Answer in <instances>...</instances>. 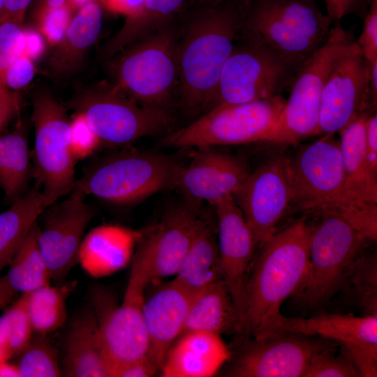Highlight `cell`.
I'll use <instances>...</instances> for the list:
<instances>
[{
  "mask_svg": "<svg viewBox=\"0 0 377 377\" xmlns=\"http://www.w3.org/2000/svg\"><path fill=\"white\" fill-rule=\"evenodd\" d=\"M158 371L159 368L148 355L115 369L112 377H151Z\"/></svg>",
  "mask_w": 377,
  "mask_h": 377,
  "instance_id": "bcb514c9",
  "label": "cell"
},
{
  "mask_svg": "<svg viewBox=\"0 0 377 377\" xmlns=\"http://www.w3.org/2000/svg\"><path fill=\"white\" fill-rule=\"evenodd\" d=\"M66 107L83 119L99 146L127 145L165 132L171 124L168 112L143 107L112 86L81 89Z\"/></svg>",
  "mask_w": 377,
  "mask_h": 377,
  "instance_id": "9c48e42d",
  "label": "cell"
},
{
  "mask_svg": "<svg viewBox=\"0 0 377 377\" xmlns=\"http://www.w3.org/2000/svg\"><path fill=\"white\" fill-rule=\"evenodd\" d=\"M281 94L253 102L217 106L192 123L168 133L162 145L175 148H211L263 141L286 103Z\"/></svg>",
  "mask_w": 377,
  "mask_h": 377,
  "instance_id": "8fae6325",
  "label": "cell"
},
{
  "mask_svg": "<svg viewBox=\"0 0 377 377\" xmlns=\"http://www.w3.org/2000/svg\"><path fill=\"white\" fill-rule=\"evenodd\" d=\"M369 116L362 115L343 128L339 132V140L345 175L344 191L377 203V177L371 172L365 155L366 121Z\"/></svg>",
  "mask_w": 377,
  "mask_h": 377,
  "instance_id": "f546056e",
  "label": "cell"
},
{
  "mask_svg": "<svg viewBox=\"0 0 377 377\" xmlns=\"http://www.w3.org/2000/svg\"><path fill=\"white\" fill-rule=\"evenodd\" d=\"M68 0H38L35 9V14L40 12L59 8L66 3Z\"/></svg>",
  "mask_w": 377,
  "mask_h": 377,
  "instance_id": "f5cc1de1",
  "label": "cell"
},
{
  "mask_svg": "<svg viewBox=\"0 0 377 377\" xmlns=\"http://www.w3.org/2000/svg\"><path fill=\"white\" fill-rule=\"evenodd\" d=\"M244 339L226 362L224 376L303 377L313 355L334 341L290 332Z\"/></svg>",
  "mask_w": 377,
  "mask_h": 377,
  "instance_id": "5bb4252c",
  "label": "cell"
},
{
  "mask_svg": "<svg viewBox=\"0 0 377 377\" xmlns=\"http://www.w3.org/2000/svg\"><path fill=\"white\" fill-rule=\"evenodd\" d=\"M277 332L320 336L346 347L361 377L377 376V315L323 312L309 318L278 313L251 337L258 338Z\"/></svg>",
  "mask_w": 377,
  "mask_h": 377,
  "instance_id": "9a60e30c",
  "label": "cell"
},
{
  "mask_svg": "<svg viewBox=\"0 0 377 377\" xmlns=\"http://www.w3.org/2000/svg\"><path fill=\"white\" fill-rule=\"evenodd\" d=\"M209 216L188 203L177 204L154 226L140 232L135 252L145 260L151 282L175 274Z\"/></svg>",
  "mask_w": 377,
  "mask_h": 377,
  "instance_id": "d6986e66",
  "label": "cell"
},
{
  "mask_svg": "<svg viewBox=\"0 0 377 377\" xmlns=\"http://www.w3.org/2000/svg\"><path fill=\"white\" fill-rule=\"evenodd\" d=\"M295 73L269 49L240 32L222 69L209 110L281 94Z\"/></svg>",
  "mask_w": 377,
  "mask_h": 377,
  "instance_id": "7c38bea8",
  "label": "cell"
},
{
  "mask_svg": "<svg viewBox=\"0 0 377 377\" xmlns=\"http://www.w3.org/2000/svg\"><path fill=\"white\" fill-rule=\"evenodd\" d=\"M309 266L305 277L291 297L305 312H325L341 288L356 258L374 242L335 215L306 213Z\"/></svg>",
  "mask_w": 377,
  "mask_h": 377,
  "instance_id": "277c9868",
  "label": "cell"
},
{
  "mask_svg": "<svg viewBox=\"0 0 377 377\" xmlns=\"http://www.w3.org/2000/svg\"><path fill=\"white\" fill-rule=\"evenodd\" d=\"M84 195L73 188L64 200L55 202L41 213L38 244L51 280L61 284L78 263L79 251L87 226L94 217L93 208Z\"/></svg>",
  "mask_w": 377,
  "mask_h": 377,
  "instance_id": "e0dca14e",
  "label": "cell"
},
{
  "mask_svg": "<svg viewBox=\"0 0 377 377\" xmlns=\"http://www.w3.org/2000/svg\"><path fill=\"white\" fill-rule=\"evenodd\" d=\"M186 166H182L176 186L190 198L215 205L233 195L251 171L240 157L202 148Z\"/></svg>",
  "mask_w": 377,
  "mask_h": 377,
  "instance_id": "44dd1931",
  "label": "cell"
},
{
  "mask_svg": "<svg viewBox=\"0 0 377 377\" xmlns=\"http://www.w3.org/2000/svg\"><path fill=\"white\" fill-rule=\"evenodd\" d=\"M102 28V10L97 0H90L73 15L45 62L47 75L57 81L75 75L84 63Z\"/></svg>",
  "mask_w": 377,
  "mask_h": 377,
  "instance_id": "603a6c76",
  "label": "cell"
},
{
  "mask_svg": "<svg viewBox=\"0 0 377 377\" xmlns=\"http://www.w3.org/2000/svg\"><path fill=\"white\" fill-rule=\"evenodd\" d=\"M0 377H21V374L16 364L6 360L0 362Z\"/></svg>",
  "mask_w": 377,
  "mask_h": 377,
  "instance_id": "816d5d0a",
  "label": "cell"
},
{
  "mask_svg": "<svg viewBox=\"0 0 377 377\" xmlns=\"http://www.w3.org/2000/svg\"><path fill=\"white\" fill-rule=\"evenodd\" d=\"M292 205L300 211L344 190L339 140L327 133L286 156Z\"/></svg>",
  "mask_w": 377,
  "mask_h": 377,
  "instance_id": "ac0fdd59",
  "label": "cell"
},
{
  "mask_svg": "<svg viewBox=\"0 0 377 377\" xmlns=\"http://www.w3.org/2000/svg\"><path fill=\"white\" fill-rule=\"evenodd\" d=\"M174 276L172 280L192 296L223 280L216 214L209 216L199 231Z\"/></svg>",
  "mask_w": 377,
  "mask_h": 377,
  "instance_id": "83f0119b",
  "label": "cell"
},
{
  "mask_svg": "<svg viewBox=\"0 0 377 377\" xmlns=\"http://www.w3.org/2000/svg\"><path fill=\"white\" fill-rule=\"evenodd\" d=\"M73 10L66 3L63 6L34 15L36 22L41 32L49 38L52 30H59L62 35L73 15Z\"/></svg>",
  "mask_w": 377,
  "mask_h": 377,
  "instance_id": "b9f144b4",
  "label": "cell"
},
{
  "mask_svg": "<svg viewBox=\"0 0 377 377\" xmlns=\"http://www.w3.org/2000/svg\"><path fill=\"white\" fill-rule=\"evenodd\" d=\"M303 377H361L350 353L333 341L316 353Z\"/></svg>",
  "mask_w": 377,
  "mask_h": 377,
  "instance_id": "f35d334b",
  "label": "cell"
},
{
  "mask_svg": "<svg viewBox=\"0 0 377 377\" xmlns=\"http://www.w3.org/2000/svg\"><path fill=\"white\" fill-rule=\"evenodd\" d=\"M365 155L371 172L377 177V115H369L366 121Z\"/></svg>",
  "mask_w": 377,
  "mask_h": 377,
  "instance_id": "7dc6e473",
  "label": "cell"
},
{
  "mask_svg": "<svg viewBox=\"0 0 377 377\" xmlns=\"http://www.w3.org/2000/svg\"><path fill=\"white\" fill-rule=\"evenodd\" d=\"M192 297L173 280L145 297L142 316L149 357L159 370L168 350L183 332Z\"/></svg>",
  "mask_w": 377,
  "mask_h": 377,
  "instance_id": "7402d4cb",
  "label": "cell"
},
{
  "mask_svg": "<svg viewBox=\"0 0 377 377\" xmlns=\"http://www.w3.org/2000/svg\"><path fill=\"white\" fill-rule=\"evenodd\" d=\"M355 41L370 63L377 61V0H371L362 33Z\"/></svg>",
  "mask_w": 377,
  "mask_h": 377,
  "instance_id": "60d3db41",
  "label": "cell"
},
{
  "mask_svg": "<svg viewBox=\"0 0 377 377\" xmlns=\"http://www.w3.org/2000/svg\"><path fill=\"white\" fill-rule=\"evenodd\" d=\"M108 10L126 17L135 13L142 5L144 0H99Z\"/></svg>",
  "mask_w": 377,
  "mask_h": 377,
  "instance_id": "681fc988",
  "label": "cell"
},
{
  "mask_svg": "<svg viewBox=\"0 0 377 377\" xmlns=\"http://www.w3.org/2000/svg\"><path fill=\"white\" fill-rule=\"evenodd\" d=\"M147 272L133 263L123 300L103 287L91 291L90 307L96 318L104 351L112 371L149 355V342L142 316Z\"/></svg>",
  "mask_w": 377,
  "mask_h": 377,
  "instance_id": "ba28073f",
  "label": "cell"
},
{
  "mask_svg": "<svg viewBox=\"0 0 377 377\" xmlns=\"http://www.w3.org/2000/svg\"><path fill=\"white\" fill-rule=\"evenodd\" d=\"M195 6H205L218 3L224 0H191Z\"/></svg>",
  "mask_w": 377,
  "mask_h": 377,
  "instance_id": "db71d44e",
  "label": "cell"
},
{
  "mask_svg": "<svg viewBox=\"0 0 377 377\" xmlns=\"http://www.w3.org/2000/svg\"><path fill=\"white\" fill-rule=\"evenodd\" d=\"M48 207L36 184L0 213V272L8 265L30 228Z\"/></svg>",
  "mask_w": 377,
  "mask_h": 377,
  "instance_id": "1f68e13d",
  "label": "cell"
},
{
  "mask_svg": "<svg viewBox=\"0 0 377 377\" xmlns=\"http://www.w3.org/2000/svg\"><path fill=\"white\" fill-rule=\"evenodd\" d=\"M70 377H111L95 315L89 306L72 320L64 342L61 364Z\"/></svg>",
  "mask_w": 377,
  "mask_h": 377,
  "instance_id": "d4e9b609",
  "label": "cell"
},
{
  "mask_svg": "<svg viewBox=\"0 0 377 377\" xmlns=\"http://www.w3.org/2000/svg\"><path fill=\"white\" fill-rule=\"evenodd\" d=\"M27 133L26 122L19 119L11 132L0 134V186L13 202L27 191L32 170Z\"/></svg>",
  "mask_w": 377,
  "mask_h": 377,
  "instance_id": "d6a6232c",
  "label": "cell"
},
{
  "mask_svg": "<svg viewBox=\"0 0 377 377\" xmlns=\"http://www.w3.org/2000/svg\"><path fill=\"white\" fill-rule=\"evenodd\" d=\"M39 225L33 224L12 258L4 275L17 293H26L50 284L51 278L38 244Z\"/></svg>",
  "mask_w": 377,
  "mask_h": 377,
  "instance_id": "836d02e7",
  "label": "cell"
},
{
  "mask_svg": "<svg viewBox=\"0 0 377 377\" xmlns=\"http://www.w3.org/2000/svg\"><path fill=\"white\" fill-rule=\"evenodd\" d=\"M180 18L109 59L117 91L151 109L168 112L178 85Z\"/></svg>",
  "mask_w": 377,
  "mask_h": 377,
  "instance_id": "5b68a950",
  "label": "cell"
},
{
  "mask_svg": "<svg viewBox=\"0 0 377 377\" xmlns=\"http://www.w3.org/2000/svg\"><path fill=\"white\" fill-rule=\"evenodd\" d=\"M238 0L195 6L180 20L177 45L178 94L184 108L209 110L223 66L242 27Z\"/></svg>",
  "mask_w": 377,
  "mask_h": 377,
  "instance_id": "6da1fadb",
  "label": "cell"
},
{
  "mask_svg": "<svg viewBox=\"0 0 377 377\" xmlns=\"http://www.w3.org/2000/svg\"><path fill=\"white\" fill-rule=\"evenodd\" d=\"M35 73L36 67L32 59L23 53L7 69L5 84L11 90L20 89L32 80Z\"/></svg>",
  "mask_w": 377,
  "mask_h": 377,
  "instance_id": "7bdbcfd3",
  "label": "cell"
},
{
  "mask_svg": "<svg viewBox=\"0 0 377 377\" xmlns=\"http://www.w3.org/2000/svg\"><path fill=\"white\" fill-rule=\"evenodd\" d=\"M31 120L32 172L50 206L68 195L75 186L72 121L65 107L46 89L33 95Z\"/></svg>",
  "mask_w": 377,
  "mask_h": 377,
  "instance_id": "30bf717a",
  "label": "cell"
},
{
  "mask_svg": "<svg viewBox=\"0 0 377 377\" xmlns=\"http://www.w3.org/2000/svg\"><path fill=\"white\" fill-rule=\"evenodd\" d=\"M360 316L377 315V257L365 251L353 263L339 291L327 306Z\"/></svg>",
  "mask_w": 377,
  "mask_h": 377,
  "instance_id": "4dcf8cb0",
  "label": "cell"
},
{
  "mask_svg": "<svg viewBox=\"0 0 377 377\" xmlns=\"http://www.w3.org/2000/svg\"><path fill=\"white\" fill-rule=\"evenodd\" d=\"M47 335L37 334L19 354L16 365L21 377H59L63 375L58 352Z\"/></svg>",
  "mask_w": 377,
  "mask_h": 377,
  "instance_id": "8d00e7d4",
  "label": "cell"
},
{
  "mask_svg": "<svg viewBox=\"0 0 377 377\" xmlns=\"http://www.w3.org/2000/svg\"><path fill=\"white\" fill-rule=\"evenodd\" d=\"M324 212L341 218L372 242L377 239V203L367 201L343 190L302 210Z\"/></svg>",
  "mask_w": 377,
  "mask_h": 377,
  "instance_id": "d590c367",
  "label": "cell"
},
{
  "mask_svg": "<svg viewBox=\"0 0 377 377\" xmlns=\"http://www.w3.org/2000/svg\"><path fill=\"white\" fill-rule=\"evenodd\" d=\"M230 355L220 335L185 332L168 350L159 371L163 377H210L218 373Z\"/></svg>",
  "mask_w": 377,
  "mask_h": 377,
  "instance_id": "cb8c5ba5",
  "label": "cell"
},
{
  "mask_svg": "<svg viewBox=\"0 0 377 377\" xmlns=\"http://www.w3.org/2000/svg\"><path fill=\"white\" fill-rule=\"evenodd\" d=\"M186 0H144L126 16L121 27L106 42L101 54L110 59L126 47L161 30L179 18Z\"/></svg>",
  "mask_w": 377,
  "mask_h": 377,
  "instance_id": "f1b7e54d",
  "label": "cell"
},
{
  "mask_svg": "<svg viewBox=\"0 0 377 377\" xmlns=\"http://www.w3.org/2000/svg\"><path fill=\"white\" fill-rule=\"evenodd\" d=\"M4 1L5 0H0V14L3 6Z\"/></svg>",
  "mask_w": 377,
  "mask_h": 377,
  "instance_id": "9f6ffc18",
  "label": "cell"
},
{
  "mask_svg": "<svg viewBox=\"0 0 377 377\" xmlns=\"http://www.w3.org/2000/svg\"><path fill=\"white\" fill-rule=\"evenodd\" d=\"M188 331L244 335L241 317L223 280L193 296L183 332Z\"/></svg>",
  "mask_w": 377,
  "mask_h": 377,
  "instance_id": "4316f807",
  "label": "cell"
},
{
  "mask_svg": "<svg viewBox=\"0 0 377 377\" xmlns=\"http://www.w3.org/2000/svg\"><path fill=\"white\" fill-rule=\"evenodd\" d=\"M240 32L269 49L296 72L328 40L334 23L316 0H239Z\"/></svg>",
  "mask_w": 377,
  "mask_h": 377,
  "instance_id": "3957f363",
  "label": "cell"
},
{
  "mask_svg": "<svg viewBox=\"0 0 377 377\" xmlns=\"http://www.w3.org/2000/svg\"><path fill=\"white\" fill-rule=\"evenodd\" d=\"M33 0H5L0 14V24L14 21L23 24L26 11Z\"/></svg>",
  "mask_w": 377,
  "mask_h": 377,
  "instance_id": "c3c4849f",
  "label": "cell"
},
{
  "mask_svg": "<svg viewBox=\"0 0 377 377\" xmlns=\"http://www.w3.org/2000/svg\"><path fill=\"white\" fill-rule=\"evenodd\" d=\"M139 235L140 232L115 226L96 228L84 237L78 263L94 278L113 274L131 260Z\"/></svg>",
  "mask_w": 377,
  "mask_h": 377,
  "instance_id": "484cf974",
  "label": "cell"
},
{
  "mask_svg": "<svg viewBox=\"0 0 377 377\" xmlns=\"http://www.w3.org/2000/svg\"><path fill=\"white\" fill-rule=\"evenodd\" d=\"M232 196L258 247L279 229L292 206L286 156H275L263 163Z\"/></svg>",
  "mask_w": 377,
  "mask_h": 377,
  "instance_id": "2e32d148",
  "label": "cell"
},
{
  "mask_svg": "<svg viewBox=\"0 0 377 377\" xmlns=\"http://www.w3.org/2000/svg\"><path fill=\"white\" fill-rule=\"evenodd\" d=\"M309 260L306 218L279 228L258 247L246 282L244 336H251L281 313L282 303L291 297L302 283Z\"/></svg>",
  "mask_w": 377,
  "mask_h": 377,
  "instance_id": "7a4b0ae2",
  "label": "cell"
},
{
  "mask_svg": "<svg viewBox=\"0 0 377 377\" xmlns=\"http://www.w3.org/2000/svg\"><path fill=\"white\" fill-rule=\"evenodd\" d=\"M351 30L334 23L325 45L296 72L283 108L263 142L292 145L318 135L321 96L339 57L354 43Z\"/></svg>",
  "mask_w": 377,
  "mask_h": 377,
  "instance_id": "52a82bcc",
  "label": "cell"
},
{
  "mask_svg": "<svg viewBox=\"0 0 377 377\" xmlns=\"http://www.w3.org/2000/svg\"><path fill=\"white\" fill-rule=\"evenodd\" d=\"M27 38L23 24L14 21L0 24V79L7 69L24 53Z\"/></svg>",
  "mask_w": 377,
  "mask_h": 377,
  "instance_id": "ab89813d",
  "label": "cell"
},
{
  "mask_svg": "<svg viewBox=\"0 0 377 377\" xmlns=\"http://www.w3.org/2000/svg\"><path fill=\"white\" fill-rule=\"evenodd\" d=\"M33 327L22 293L0 317V345L11 357L19 355L33 337Z\"/></svg>",
  "mask_w": 377,
  "mask_h": 377,
  "instance_id": "74e56055",
  "label": "cell"
},
{
  "mask_svg": "<svg viewBox=\"0 0 377 377\" xmlns=\"http://www.w3.org/2000/svg\"><path fill=\"white\" fill-rule=\"evenodd\" d=\"M180 166L154 151H126L89 166L75 189L105 202L131 205L176 186Z\"/></svg>",
  "mask_w": 377,
  "mask_h": 377,
  "instance_id": "8992f818",
  "label": "cell"
},
{
  "mask_svg": "<svg viewBox=\"0 0 377 377\" xmlns=\"http://www.w3.org/2000/svg\"><path fill=\"white\" fill-rule=\"evenodd\" d=\"M75 281L50 283L26 293V307L34 332L47 335L64 325L67 318L66 300Z\"/></svg>",
  "mask_w": 377,
  "mask_h": 377,
  "instance_id": "e575fe53",
  "label": "cell"
},
{
  "mask_svg": "<svg viewBox=\"0 0 377 377\" xmlns=\"http://www.w3.org/2000/svg\"><path fill=\"white\" fill-rule=\"evenodd\" d=\"M377 61L370 63L356 41L334 63L323 89L318 135L339 133L362 115L376 112Z\"/></svg>",
  "mask_w": 377,
  "mask_h": 377,
  "instance_id": "4fadbf2b",
  "label": "cell"
},
{
  "mask_svg": "<svg viewBox=\"0 0 377 377\" xmlns=\"http://www.w3.org/2000/svg\"><path fill=\"white\" fill-rule=\"evenodd\" d=\"M20 108L17 93L6 85L4 79H0V134L14 117L18 114Z\"/></svg>",
  "mask_w": 377,
  "mask_h": 377,
  "instance_id": "f6af8a7d",
  "label": "cell"
},
{
  "mask_svg": "<svg viewBox=\"0 0 377 377\" xmlns=\"http://www.w3.org/2000/svg\"><path fill=\"white\" fill-rule=\"evenodd\" d=\"M214 206L223 279L238 310L245 334L246 282L258 244L232 195L223 198Z\"/></svg>",
  "mask_w": 377,
  "mask_h": 377,
  "instance_id": "ffe728a7",
  "label": "cell"
},
{
  "mask_svg": "<svg viewBox=\"0 0 377 377\" xmlns=\"http://www.w3.org/2000/svg\"><path fill=\"white\" fill-rule=\"evenodd\" d=\"M10 357L7 352L0 345V362L6 360H9Z\"/></svg>",
  "mask_w": 377,
  "mask_h": 377,
  "instance_id": "11a10c76",
  "label": "cell"
},
{
  "mask_svg": "<svg viewBox=\"0 0 377 377\" xmlns=\"http://www.w3.org/2000/svg\"><path fill=\"white\" fill-rule=\"evenodd\" d=\"M327 15L333 23L340 22L349 14L365 15L371 0H324Z\"/></svg>",
  "mask_w": 377,
  "mask_h": 377,
  "instance_id": "ee69618b",
  "label": "cell"
},
{
  "mask_svg": "<svg viewBox=\"0 0 377 377\" xmlns=\"http://www.w3.org/2000/svg\"><path fill=\"white\" fill-rule=\"evenodd\" d=\"M17 294L10 287L5 276L0 277V309L8 305Z\"/></svg>",
  "mask_w": 377,
  "mask_h": 377,
  "instance_id": "f907efd6",
  "label": "cell"
}]
</instances>
